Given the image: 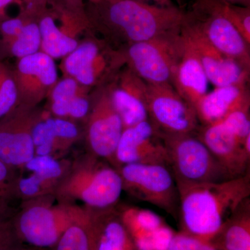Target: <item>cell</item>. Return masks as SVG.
I'll return each instance as SVG.
<instances>
[{
  "instance_id": "cell-1",
  "label": "cell",
  "mask_w": 250,
  "mask_h": 250,
  "mask_svg": "<svg viewBox=\"0 0 250 250\" xmlns=\"http://www.w3.org/2000/svg\"><path fill=\"white\" fill-rule=\"evenodd\" d=\"M180 232L210 242L242 202L250 197V173L220 182L175 181Z\"/></svg>"
},
{
  "instance_id": "cell-2",
  "label": "cell",
  "mask_w": 250,
  "mask_h": 250,
  "mask_svg": "<svg viewBox=\"0 0 250 250\" xmlns=\"http://www.w3.org/2000/svg\"><path fill=\"white\" fill-rule=\"evenodd\" d=\"M92 14L96 27L120 42L123 49L179 29L185 11L174 5L159 6L141 0H104L94 2Z\"/></svg>"
},
{
  "instance_id": "cell-3",
  "label": "cell",
  "mask_w": 250,
  "mask_h": 250,
  "mask_svg": "<svg viewBox=\"0 0 250 250\" xmlns=\"http://www.w3.org/2000/svg\"><path fill=\"white\" fill-rule=\"evenodd\" d=\"M123 191L116 167L88 153L70 164L54 196L61 203L104 208L118 205Z\"/></svg>"
},
{
  "instance_id": "cell-4",
  "label": "cell",
  "mask_w": 250,
  "mask_h": 250,
  "mask_svg": "<svg viewBox=\"0 0 250 250\" xmlns=\"http://www.w3.org/2000/svg\"><path fill=\"white\" fill-rule=\"evenodd\" d=\"M55 201L54 195L22 201L12 220L23 244L51 250L72 224L84 216L85 207Z\"/></svg>"
},
{
  "instance_id": "cell-5",
  "label": "cell",
  "mask_w": 250,
  "mask_h": 250,
  "mask_svg": "<svg viewBox=\"0 0 250 250\" xmlns=\"http://www.w3.org/2000/svg\"><path fill=\"white\" fill-rule=\"evenodd\" d=\"M181 28L120 50L124 63L147 84L172 85L184 49Z\"/></svg>"
},
{
  "instance_id": "cell-6",
  "label": "cell",
  "mask_w": 250,
  "mask_h": 250,
  "mask_svg": "<svg viewBox=\"0 0 250 250\" xmlns=\"http://www.w3.org/2000/svg\"><path fill=\"white\" fill-rule=\"evenodd\" d=\"M161 135L174 180L204 183L232 179L196 134Z\"/></svg>"
},
{
  "instance_id": "cell-7",
  "label": "cell",
  "mask_w": 250,
  "mask_h": 250,
  "mask_svg": "<svg viewBox=\"0 0 250 250\" xmlns=\"http://www.w3.org/2000/svg\"><path fill=\"white\" fill-rule=\"evenodd\" d=\"M183 22L220 52L250 69V45L224 14L221 1L195 0L185 11Z\"/></svg>"
},
{
  "instance_id": "cell-8",
  "label": "cell",
  "mask_w": 250,
  "mask_h": 250,
  "mask_svg": "<svg viewBox=\"0 0 250 250\" xmlns=\"http://www.w3.org/2000/svg\"><path fill=\"white\" fill-rule=\"evenodd\" d=\"M117 170L121 177L123 190L178 219V189L168 167L133 164L122 166Z\"/></svg>"
},
{
  "instance_id": "cell-9",
  "label": "cell",
  "mask_w": 250,
  "mask_h": 250,
  "mask_svg": "<svg viewBox=\"0 0 250 250\" xmlns=\"http://www.w3.org/2000/svg\"><path fill=\"white\" fill-rule=\"evenodd\" d=\"M148 117L163 134H195L201 125L194 108L170 84H148Z\"/></svg>"
},
{
  "instance_id": "cell-10",
  "label": "cell",
  "mask_w": 250,
  "mask_h": 250,
  "mask_svg": "<svg viewBox=\"0 0 250 250\" xmlns=\"http://www.w3.org/2000/svg\"><path fill=\"white\" fill-rule=\"evenodd\" d=\"M30 106H16L0 119V161L20 170L35 156L32 130L40 119Z\"/></svg>"
},
{
  "instance_id": "cell-11",
  "label": "cell",
  "mask_w": 250,
  "mask_h": 250,
  "mask_svg": "<svg viewBox=\"0 0 250 250\" xmlns=\"http://www.w3.org/2000/svg\"><path fill=\"white\" fill-rule=\"evenodd\" d=\"M123 131L121 116L115 109L107 90H104L88 115L86 141L90 154L114 167L115 154Z\"/></svg>"
},
{
  "instance_id": "cell-12",
  "label": "cell",
  "mask_w": 250,
  "mask_h": 250,
  "mask_svg": "<svg viewBox=\"0 0 250 250\" xmlns=\"http://www.w3.org/2000/svg\"><path fill=\"white\" fill-rule=\"evenodd\" d=\"M152 164L169 167L166 145L149 120L125 128L117 147L114 167L126 164Z\"/></svg>"
},
{
  "instance_id": "cell-13",
  "label": "cell",
  "mask_w": 250,
  "mask_h": 250,
  "mask_svg": "<svg viewBox=\"0 0 250 250\" xmlns=\"http://www.w3.org/2000/svg\"><path fill=\"white\" fill-rule=\"evenodd\" d=\"M195 134L231 178L250 172V136L242 139L222 121L200 125Z\"/></svg>"
},
{
  "instance_id": "cell-14",
  "label": "cell",
  "mask_w": 250,
  "mask_h": 250,
  "mask_svg": "<svg viewBox=\"0 0 250 250\" xmlns=\"http://www.w3.org/2000/svg\"><path fill=\"white\" fill-rule=\"evenodd\" d=\"M181 31L195 49L207 78L212 84L221 87L249 83L250 69L220 52L200 33L184 22Z\"/></svg>"
},
{
  "instance_id": "cell-15",
  "label": "cell",
  "mask_w": 250,
  "mask_h": 250,
  "mask_svg": "<svg viewBox=\"0 0 250 250\" xmlns=\"http://www.w3.org/2000/svg\"><path fill=\"white\" fill-rule=\"evenodd\" d=\"M124 63L121 51L106 50L96 41L81 44L67 55L65 70L77 83L90 86Z\"/></svg>"
},
{
  "instance_id": "cell-16",
  "label": "cell",
  "mask_w": 250,
  "mask_h": 250,
  "mask_svg": "<svg viewBox=\"0 0 250 250\" xmlns=\"http://www.w3.org/2000/svg\"><path fill=\"white\" fill-rule=\"evenodd\" d=\"M70 163L49 156L35 155L16 177V197L22 201L54 195Z\"/></svg>"
},
{
  "instance_id": "cell-17",
  "label": "cell",
  "mask_w": 250,
  "mask_h": 250,
  "mask_svg": "<svg viewBox=\"0 0 250 250\" xmlns=\"http://www.w3.org/2000/svg\"><path fill=\"white\" fill-rule=\"evenodd\" d=\"M14 75L19 100L30 107L45 98L58 78L54 59L42 51L20 59Z\"/></svg>"
},
{
  "instance_id": "cell-18",
  "label": "cell",
  "mask_w": 250,
  "mask_h": 250,
  "mask_svg": "<svg viewBox=\"0 0 250 250\" xmlns=\"http://www.w3.org/2000/svg\"><path fill=\"white\" fill-rule=\"evenodd\" d=\"M124 129L149 119L148 84L127 66L106 89Z\"/></svg>"
},
{
  "instance_id": "cell-19",
  "label": "cell",
  "mask_w": 250,
  "mask_h": 250,
  "mask_svg": "<svg viewBox=\"0 0 250 250\" xmlns=\"http://www.w3.org/2000/svg\"><path fill=\"white\" fill-rule=\"evenodd\" d=\"M90 250H138L116 207L86 208Z\"/></svg>"
},
{
  "instance_id": "cell-20",
  "label": "cell",
  "mask_w": 250,
  "mask_h": 250,
  "mask_svg": "<svg viewBox=\"0 0 250 250\" xmlns=\"http://www.w3.org/2000/svg\"><path fill=\"white\" fill-rule=\"evenodd\" d=\"M246 106H250L249 83L215 87L195 104L194 109L200 125H208Z\"/></svg>"
},
{
  "instance_id": "cell-21",
  "label": "cell",
  "mask_w": 250,
  "mask_h": 250,
  "mask_svg": "<svg viewBox=\"0 0 250 250\" xmlns=\"http://www.w3.org/2000/svg\"><path fill=\"white\" fill-rule=\"evenodd\" d=\"M80 136L75 123L60 118L39 120L32 130L35 155L59 159L76 142Z\"/></svg>"
},
{
  "instance_id": "cell-22",
  "label": "cell",
  "mask_w": 250,
  "mask_h": 250,
  "mask_svg": "<svg viewBox=\"0 0 250 250\" xmlns=\"http://www.w3.org/2000/svg\"><path fill=\"white\" fill-rule=\"evenodd\" d=\"M183 36L184 52L174 70L172 85L177 93L194 108L195 104L208 93L209 81L195 49Z\"/></svg>"
},
{
  "instance_id": "cell-23",
  "label": "cell",
  "mask_w": 250,
  "mask_h": 250,
  "mask_svg": "<svg viewBox=\"0 0 250 250\" xmlns=\"http://www.w3.org/2000/svg\"><path fill=\"white\" fill-rule=\"evenodd\" d=\"M221 250H250V198L238 206L210 241Z\"/></svg>"
},
{
  "instance_id": "cell-24",
  "label": "cell",
  "mask_w": 250,
  "mask_h": 250,
  "mask_svg": "<svg viewBox=\"0 0 250 250\" xmlns=\"http://www.w3.org/2000/svg\"><path fill=\"white\" fill-rule=\"evenodd\" d=\"M117 207L134 242L150 234L166 223L160 215L151 210L129 205Z\"/></svg>"
},
{
  "instance_id": "cell-25",
  "label": "cell",
  "mask_w": 250,
  "mask_h": 250,
  "mask_svg": "<svg viewBox=\"0 0 250 250\" xmlns=\"http://www.w3.org/2000/svg\"><path fill=\"white\" fill-rule=\"evenodd\" d=\"M39 26L42 52L52 59L68 55L78 47L77 41L62 32L50 16L42 18Z\"/></svg>"
},
{
  "instance_id": "cell-26",
  "label": "cell",
  "mask_w": 250,
  "mask_h": 250,
  "mask_svg": "<svg viewBox=\"0 0 250 250\" xmlns=\"http://www.w3.org/2000/svg\"><path fill=\"white\" fill-rule=\"evenodd\" d=\"M14 57L21 59L39 52L41 36L39 24L29 23L24 24L19 35L9 43L1 45Z\"/></svg>"
},
{
  "instance_id": "cell-27",
  "label": "cell",
  "mask_w": 250,
  "mask_h": 250,
  "mask_svg": "<svg viewBox=\"0 0 250 250\" xmlns=\"http://www.w3.org/2000/svg\"><path fill=\"white\" fill-rule=\"evenodd\" d=\"M78 89V83L73 78L64 79L56 83L51 103V111L54 116L63 119L69 118L72 105L79 95Z\"/></svg>"
},
{
  "instance_id": "cell-28",
  "label": "cell",
  "mask_w": 250,
  "mask_h": 250,
  "mask_svg": "<svg viewBox=\"0 0 250 250\" xmlns=\"http://www.w3.org/2000/svg\"><path fill=\"white\" fill-rule=\"evenodd\" d=\"M87 211L84 216L72 224L57 242L48 250H90L86 231Z\"/></svg>"
},
{
  "instance_id": "cell-29",
  "label": "cell",
  "mask_w": 250,
  "mask_h": 250,
  "mask_svg": "<svg viewBox=\"0 0 250 250\" xmlns=\"http://www.w3.org/2000/svg\"><path fill=\"white\" fill-rule=\"evenodd\" d=\"M19 101L14 72L0 62V119L12 111Z\"/></svg>"
},
{
  "instance_id": "cell-30",
  "label": "cell",
  "mask_w": 250,
  "mask_h": 250,
  "mask_svg": "<svg viewBox=\"0 0 250 250\" xmlns=\"http://www.w3.org/2000/svg\"><path fill=\"white\" fill-rule=\"evenodd\" d=\"M176 232L167 223L134 242L138 250H169Z\"/></svg>"
},
{
  "instance_id": "cell-31",
  "label": "cell",
  "mask_w": 250,
  "mask_h": 250,
  "mask_svg": "<svg viewBox=\"0 0 250 250\" xmlns=\"http://www.w3.org/2000/svg\"><path fill=\"white\" fill-rule=\"evenodd\" d=\"M224 14L250 45V6L222 2Z\"/></svg>"
},
{
  "instance_id": "cell-32",
  "label": "cell",
  "mask_w": 250,
  "mask_h": 250,
  "mask_svg": "<svg viewBox=\"0 0 250 250\" xmlns=\"http://www.w3.org/2000/svg\"><path fill=\"white\" fill-rule=\"evenodd\" d=\"M0 209V250H19L25 245L20 239L13 223Z\"/></svg>"
},
{
  "instance_id": "cell-33",
  "label": "cell",
  "mask_w": 250,
  "mask_h": 250,
  "mask_svg": "<svg viewBox=\"0 0 250 250\" xmlns=\"http://www.w3.org/2000/svg\"><path fill=\"white\" fill-rule=\"evenodd\" d=\"M169 250H221L210 242L200 241L187 234L176 233Z\"/></svg>"
},
{
  "instance_id": "cell-34",
  "label": "cell",
  "mask_w": 250,
  "mask_h": 250,
  "mask_svg": "<svg viewBox=\"0 0 250 250\" xmlns=\"http://www.w3.org/2000/svg\"><path fill=\"white\" fill-rule=\"evenodd\" d=\"M12 167L0 161V200L16 196V176H13Z\"/></svg>"
},
{
  "instance_id": "cell-35",
  "label": "cell",
  "mask_w": 250,
  "mask_h": 250,
  "mask_svg": "<svg viewBox=\"0 0 250 250\" xmlns=\"http://www.w3.org/2000/svg\"><path fill=\"white\" fill-rule=\"evenodd\" d=\"M24 26V23L20 18H11L0 23V34L3 37L1 45L9 43L16 39L22 30Z\"/></svg>"
},
{
  "instance_id": "cell-36",
  "label": "cell",
  "mask_w": 250,
  "mask_h": 250,
  "mask_svg": "<svg viewBox=\"0 0 250 250\" xmlns=\"http://www.w3.org/2000/svg\"><path fill=\"white\" fill-rule=\"evenodd\" d=\"M221 2L228 4L241 5V6H250V0H217Z\"/></svg>"
},
{
  "instance_id": "cell-37",
  "label": "cell",
  "mask_w": 250,
  "mask_h": 250,
  "mask_svg": "<svg viewBox=\"0 0 250 250\" xmlns=\"http://www.w3.org/2000/svg\"><path fill=\"white\" fill-rule=\"evenodd\" d=\"M146 2H153L154 4L159 5V6H169L172 4V0H141Z\"/></svg>"
},
{
  "instance_id": "cell-38",
  "label": "cell",
  "mask_w": 250,
  "mask_h": 250,
  "mask_svg": "<svg viewBox=\"0 0 250 250\" xmlns=\"http://www.w3.org/2000/svg\"><path fill=\"white\" fill-rule=\"evenodd\" d=\"M14 1V0H0V14H1L6 6H7L8 5L11 4Z\"/></svg>"
},
{
  "instance_id": "cell-39",
  "label": "cell",
  "mask_w": 250,
  "mask_h": 250,
  "mask_svg": "<svg viewBox=\"0 0 250 250\" xmlns=\"http://www.w3.org/2000/svg\"><path fill=\"white\" fill-rule=\"evenodd\" d=\"M19 250H42V249H39V248H33V247H29V246H24L23 248H21V249H20Z\"/></svg>"
},
{
  "instance_id": "cell-40",
  "label": "cell",
  "mask_w": 250,
  "mask_h": 250,
  "mask_svg": "<svg viewBox=\"0 0 250 250\" xmlns=\"http://www.w3.org/2000/svg\"><path fill=\"white\" fill-rule=\"evenodd\" d=\"M94 2H98V1H104V0H93Z\"/></svg>"
}]
</instances>
